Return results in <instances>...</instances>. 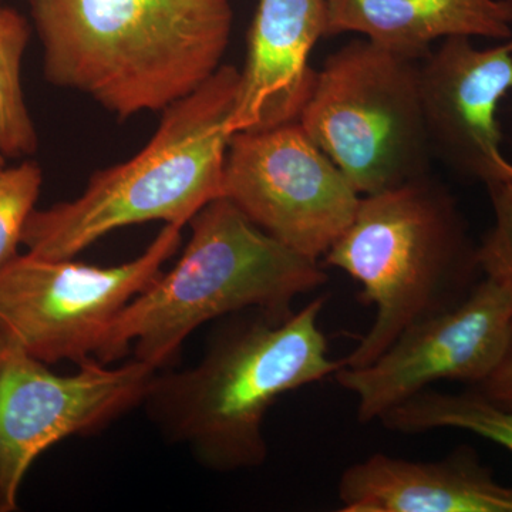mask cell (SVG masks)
<instances>
[{"instance_id":"obj_1","label":"cell","mask_w":512,"mask_h":512,"mask_svg":"<svg viewBox=\"0 0 512 512\" xmlns=\"http://www.w3.org/2000/svg\"><path fill=\"white\" fill-rule=\"evenodd\" d=\"M50 84L126 120L164 111L222 66L229 0H29Z\"/></svg>"},{"instance_id":"obj_2","label":"cell","mask_w":512,"mask_h":512,"mask_svg":"<svg viewBox=\"0 0 512 512\" xmlns=\"http://www.w3.org/2000/svg\"><path fill=\"white\" fill-rule=\"evenodd\" d=\"M325 303L318 296L284 320L256 309L225 316L197 365L154 375L143 402L148 416L210 470L262 466L265 417L279 397L343 366L320 329Z\"/></svg>"},{"instance_id":"obj_3","label":"cell","mask_w":512,"mask_h":512,"mask_svg":"<svg viewBox=\"0 0 512 512\" xmlns=\"http://www.w3.org/2000/svg\"><path fill=\"white\" fill-rule=\"evenodd\" d=\"M190 225L177 264L120 312L94 359L111 365L134 348V359L161 370L205 323L249 309L284 320L296 299L328 284L319 261L276 241L227 198L205 205Z\"/></svg>"},{"instance_id":"obj_4","label":"cell","mask_w":512,"mask_h":512,"mask_svg":"<svg viewBox=\"0 0 512 512\" xmlns=\"http://www.w3.org/2000/svg\"><path fill=\"white\" fill-rule=\"evenodd\" d=\"M239 82L241 70L222 64L200 89L163 111L156 133L136 156L97 171L74 200L33 211L22 235L28 254L73 259L130 225L190 224L222 197Z\"/></svg>"},{"instance_id":"obj_5","label":"cell","mask_w":512,"mask_h":512,"mask_svg":"<svg viewBox=\"0 0 512 512\" xmlns=\"http://www.w3.org/2000/svg\"><path fill=\"white\" fill-rule=\"evenodd\" d=\"M323 261L355 279L360 302L376 311L346 367L375 362L404 330L463 302L483 275L456 197L431 174L363 195Z\"/></svg>"},{"instance_id":"obj_6","label":"cell","mask_w":512,"mask_h":512,"mask_svg":"<svg viewBox=\"0 0 512 512\" xmlns=\"http://www.w3.org/2000/svg\"><path fill=\"white\" fill-rule=\"evenodd\" d=\"M420 62L360 37L316 74L299 124L362 197L431 174Z\"/></svg>"},{"instance_id":"obj_7","label":"cell","mask_w":512,"mask_h":512,"mask_svg":"<svg viewBox=\"0 0 512 512\" xmlns=\"http://www.w3.org/2000/svg\"><path fill=\"white\" fill-rule=\"evenodd\" d=\"M183 224H165L146 251L116 266L26 252L0 271V332L46 365L94 359L120 312L180 248Z\"/></svg>"},{"instance_id":"obj_8","label":"cell","mask_w":512,"mask_h":512,"mask_svg":"<svg viewBox=\"0 0 512 512\" xmlns=\"http://www.w3.org/2000/svg\"><path fill=\"white\" fill-rule=\"evenodd\" d=\"M157 372L137 359L117 367L89 359L74 375H56L0 332V512L18 510L20 487L40 454L143 404Z\"/></svg>"},{"instance_id":"obj_9","label":"cell","mask_w":512,"mask_h":512,"mask_svg":"<svg viewBox=\"0 0 512 512\" xmlns=\"http://www.w3.org/2000/svg\"><path fill=\"white\" fill-rule=\"evenodd\" d=\"M222 197L276 241L315 261L349 228L362 200L299 121L232 134Z\"/></svg>"},{"instance_id":"obj_10","label":"cell","mask_w":512,"mask_h":512,"mask_svg":"<svg viewBox=\"0 0 512 512\" xmlns=\"http://www.w3.org/2000/svg\"><path fill=\"white\" fill-rule=\"evenodd\" d=\"M511 329L512 292L484 276L463 302L404 330L375 362L342 366L333 377L355 394L360 423L380 421L434 383L483 382L504 355Z\"/></svg>"},{"instance_id":"obj_11","label":"cell","mask_w":512,"mask_h":512,"mask_svg":"<svg viewBox=\"0 0 512 512\" xmlns=\"http://www.w3.org/2000/svg\"><path fill=\"white\" fill-rule=\"evenodd\" d=\"M419 83L433 157L485 187L512 181L497 121L512 90V37L487 49L471 37H447L421 60Z\"/></svg>"},{"instance_id":"obj_12","label":"cell","mask_w":512,"mask_h":512,"mask_svg":"<svg viewBox=\"0 0 512 512\" xmlns=\"http://www.w3.org/2000/svg\"><path fill=\"white\" fill-rule=\"evenodd\" d=\"M329 0H258L229 131L298 121L318 70L313 47L326 35Z\"/></svg>"},{"instance_id":"obj_13","label":"cell","mask_w":512,"mask_h":512,"mask_svg":"<svg viewBox=\"0 0 512 512\" xmlns=\"http://www.w3.org/2000/svg\"><path fill=\"white\" fill-rule=\"evenodd\" d=\"M338 497L342 512H512V487L468 446L433 461L372 454L343 471Z\"/></svg>"},{"instance_id":"obj_14","label":"cell","mask_w":512,"mask_h":512,"mask_svg":"<svg viewBox=\"0 0 512 512\" xmlns=\"http://www.w3.org/2000/svg\"><path fill=\"white\" fill-rule=\"evenodd\" d=\"M342 33L423 60L447 37L511 39L512 0H329L325 37Z\"/></svg>"},{"instance_id":"obj_15","label":"cell","mask_w":512,"mask_h":512,"mask_svg":"<svg viewBox=\"0 0 512 512\" xmlns=\"http://www.w3.org/2000/svg\"><path fill=\"white\" fill-rule=\"evenodd\" d=\"M380 423L384 429L402 434L466 430L512 451V413L488 402L474 389L463 393L423 390L384 414Z\"/></svg>"},{"instance_id":"obj_16","label":"cell","mask_w":512,"mask_h":512,"mask_svg":"<svg viewBox=\"0 0 512 512\" xmlns=\"http://www.w3.org/2000/svg\"><path fill=\"white\" fill-rule=\"evenodd\" d=\"M30 33L25 16L0 5V154L15 160L33 156L39 146L22 87L23 55Z\"/></svg>"},{"instance_id":"obj_17","label":"cell","mask_w":512,"mask_h":512,"mask_svg":"<svg viewBox=\"0 0 512 512\" xmlns=\"http://www.w3.org/2000/svg\"><path fill=\"white\" fill-rule=\"evenodd\" d=\"M42 168L26 160L0 170V271L19 255L22 235L39 198Z\"/></svg>"},{"instance_id":"obj_18","label":"cell","mask_w":512,"mask_h":512,"mask_svg":"<svg viewBox=\"0 0 512 512\" xmlns=\"http://www.w3.org/2000/svg\"><path fill=\"white\" fill-rule=\"evenodd\" d=\"M485 188L490 195L494 224L478 245V264L485 278L512 292V181Z\"/></svg>"},{"instance_id":"obj_19","label":"cell","mask_w":512,"mask_h":512,"mask_svg":"<svg viewBox=\"0 0 512 512\" xmlns=\"http://www.w3.org/2000/svg\"><path fill=\"white\" fill-rule=\"evenodd\" d=\"M471 389L477 390L488 402L501 407L505 412L512 413V329L507 349L500 362L483 382Z\"/></svg>"},{"instance_id":"obj_20","label":"cell","mask_w":512,"mask_h":512,"mask_svg":"<svg viewBox=\"0 0 512 512\" xmlns=\"http://www.w3.org/2000/svg\"><path fill=\"white\" fill-rule=\"evenodd\" d=\"M6 158L2 156V154H0V170H2V168H5L6 167Z\"/></svg>"}]
</instances>
